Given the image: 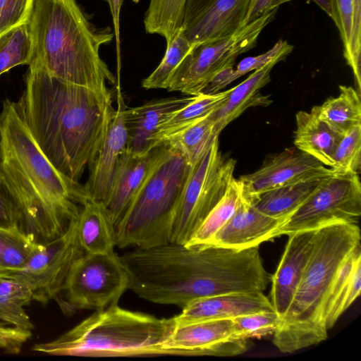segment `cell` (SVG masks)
<instances>
[{"label": "cell", "mask_w": 361, "mask_h": 361, "mask_svg": "<svg viewBox=\"0 0 361 361\" xmlns=\"http://www.w3.org/2000/svg\"><path fill=\"white\" fill-rule=\"evenodd\" d=\"M130 287L152 302L180 307L192 300L232 293H262L271 282L259 247L235 250L169 243L120 257Z\"/></svg>", "instance_id": "cell-1"}, {"label": "cell", "mask_w": 361, "mask_h": 361, "mask_svg": "<svg viewBox=\"0 0 361 361\" xmlns=\"http://www.w3.org/2000/svg\"><path fill=\"white\" fill-rule=\"evenodd\" d=\"M17 111L36 143L63 174L78 182L94 161L114 117L111 91L59 79L29 66Z\"/></svg>", "instance_id": "cell-2"}, {"label": "cell", "mask_w": 361, "mask_h": 361, "mask_svg": "<svg viewBox=\"0 0 361 361\" xmlns=\"http://www.w3.org/2000/svg\"><path fill=\"white\" fill-rule=\"evenodd\" d=\"M0 179L20 210L23 230L37 243L63 234L85 202L83 185L50 162L8 99L0 111Z\"/></svg>", "instance_id": "cell-3"}, {"label": "cell", "mask_w": 361, "mask_h": 361, "mask_svg": "<svg viewBox=\"0 0 361 361\" xmlns=\"http://www.w3.org/2000/svg\"><path fill=\"white\" fill-rule=\"evenodd\" d=\"M32 53L30 65L62 80L109 92L115 78L99 54L114 37L111 28L97 27L76 0H35L28 21Z\"/></svg>", "instance_id": "cell-4"}, {"label": "cell", "mask_w": 361, "mask_h": 361, "mask_svg": "<svg viewBox=\"0 0 361 361\" xmlns=\"http://www.w3.org/2000/svg\"><path fill=\"white\" fill-rule=\"evenodd\" d=\"M360 243L357 224L336 223L316 230L312 250L291 303L273 338L282 353L317 345L328 337L326 305L342 262Z\"/></svg>", "instance_id": "cell-5"}, {"label": "cell", "mask_w": 361, "mask_h": 361, "mask_svg": "<svg viewBox=\"0 0 361 361\" xmlns=\"http://www.w3.org/2000/svg\"><path fill=\"white\" fill-rule=\"evenodd\" d=\"M176 324L117 305L97 310L53 341L35 344V352L54 355L128 357L167 355L164 344Z\"/></svg>", "instance_id": "cell-6"}, {"label": "cell", "mask_w": 361, "mask_h": 361, "mask_svg": "<svg viewBox=\"0 0 361 361\" xmlns=\"http://www.w3.org/2000/svg\"><path fill=\"white\" fill-rule=\"evenodd\" d=\"M163 145L147 177L115 225L116 245L121 248L145 249L171 243L178 202L192 166L179 152Z\"/></svg>", "instance_id": "cell-7"}, {"label": "cell", "mask_w": 361, "mask_h": 361, "mask_svg": "<svg viewBox=\"0 0 361 361\" xmlns=\"http://www.w3.org/2000/svg\"><path fill=\"white\" fill-rule=\"evenodd\" d=\"M236 161L219 151V137L192 166L176 209L171 243L186 245L234 178Z\"/></svg>", "instance_id": "cell-8"}, {"label": "cell", "mask_w": 361, "mask_h": 361, "mask_svg": "<svg viewBox=\"0 0 361 361\" xmlns=\"http://www.w3.org/2000/svg\"><path fill=\"white\" fill-rule=\"evenodd\" d=\"M130 287V273L114 251L84 253L72 265L57 301L67 313L97 311L117 305Z\"/></svg>", "instance_id": "cell-9"}, {"label": "cell", "mask_w": 361, "mask_h": 361, "mask_svg": "<svg viewBox=\"0 0 361 361\" xmlns=\"http://www.w3.org/2000/svg\"><path fill=\"white\" fill-rule=\"evenodd\" d=\"M277 10H268L231 35L193 46L176 70L167 90L188 96L200 93L214 75L233 66L238 56L255 46Z\"/></svg>", "instance_id": "cell-10"}, {"label": "cell", "mask_w": 361, "mask_h": 361, "mask_svg": "<svg viewBox=\"0 0 361 361\" xmlns=\"http://www.w3.org/2000/svg\"><path fill=\"white\" fill-rule=\"evenodd\" d=\"M361 183L357 173H334L324 178L308 199L279 228L276 237L314 231L336 223L357 224Z\"/></svg>", "instance_id": "cell-11"}, {"label": "cell", "mask_w": 361, "mask_h": 361, "mask_svg": "<svg viewBox=\"0 0 361 361\" xmlns=\"http://www.w3.org/2000/svg\"><path fill=\"white\" fill-rule=\"evenodd\" d=\"M77 219L59 237L39 243L22 269L6 274L26 282L33 300L42 305L56 300L72 265L85 253L78 241Z\"/></svg>", "instance_id": "cell-12"}, {"label": "cell", "mask_w": 361, "mask_h": 361, "mask_svg": "<svg viewBox=\"0 0 361 361\" xmlns=\"http://www.w3.org/2000/svg\"><path fill=\"white\" fill-rule=\"evenodd\" d=\"M249 340L238 337L232 319L176 324L164 344L167 355L234 356L245 353Z\"/></svg>", "instance_id": "cell-13"}, {"label": "cell", "mask_w": 361, "mask_h": 361, "mask_svg": "<svg viewBox=\"0 0 361 361\" xmlns=\"http://www.w3.org/2000/svg\"><path fill=\"white\" fill-rule=\"evenodd\" d=\"M334 173L313 157L291 148L271 157L258 170L239 179L247 193L257 197L274 188L320 180Z\"/></svg>", "instance_id": "cell-14"}, {"label": "cell", "mask_w": 361, "mask_h": 361, "mask_svg": "<svg viewBox=\"0 0 361 361\" xmlns=\"http://www.w3.org/2000/svg\"><path fill=\"white\" fill-rule=\"evenodd\" d=\"M115 110L98 152L89 167V178L83 185L85 201L104 203L106 206L116 170L127 149L128 134L124 118L125 105L120 90Z\"/></svg>", "instance_id": "cell-15"}, {"label": "cell", "mask_w": 361, "mask_h": 361, "mask_svg": "<svg viewBox=\"0 0 361 361\" xmlns=\"http://www.w3.org/2000/svg\"><path fill=\"white\" fill-rule=\"evenodd\" d=\"M255 198L244 188L236 212L207 245L244 250L276 238L277 230L285 221L259 212L254 205Z\"/></svg>", "instance_id": "cell-16"}, {"label": "cell", "mask_w": 361, "mask_h": 361, "mask_svg": "<svg viewBox=\"0 0 361 361\" xmlns=\"http://www.w3.org/2000/svg\"><path fill=\"white\" fill-rule=\"evenodd\" d=\"M316 230L289 236L276 270L271 277V302L282 319L286 314L310 256Z\"/></svg>", "instance_id": "cell-17"}, {"label": "cell", "mask_w": 361, "mask_h": 361, "mask_svg": "<svg viewBox=\"0 0 361 361\" xmlns=\"http://www.w3.org/2000/svg\"><path fill=\"white\" fill-rule=\"evenodd\" d=\"M174 317L176 324L233 319L244 314L273 311L270 300L262 293H232L198 298Z\"/></svg>", "instance_id": "cell-18"}, {"label": "cell", "mask_w": 361, "mask_h": 361, "mask_svg": "<svg viewBox=\"0 0 361 361\" xmlns=\"http://www.w3.org/2000/svg\"><path fill=\"white\" fill-rule=\"evenodd\" d=\"M251 0H213L190 23L183 27L192 47L233 35L242 26Z\"/></svg>", "instance_id": "cell-19"}, {"label": "cell", "mask_w": 361, "mask_h": 361, "mask_svg": "<svg viewBox=\"0 0 361 361\" xmlns=\"http://www.w3.org/2000/svg\"><path fill=\"white\" fill-rule=\"evenodd\" d=\"M163 148L162 145L143 154L126 149L121 155L106 204L115 225L147 177Z\"/></svg>", "instance_id": "cell-20"}, {"label": "cell", "mask_w": 361, "mask_h": 361, "mask_svg": "<svg viewBox=\"0 0 361 361\" xmlns=\"http://www.w3.org/2000/svg\"><path fill=\"white\" fill-rule=\"evenodd\" d=\"M193 98L194 96H188L153 99L141 106L125 108L127 149L143 154L154 148V137L161 121L169 113L185 106Z\"/></svg>", "instance_id": "cell-21"}, {"label": "cell", "mask_w": 361, "mask_h": 361, "mask_svg": "<svg viewBox=\"0 0 361 361\" xmlns=\"http://www.w3.org/2000/svg\"><path fill=\"white\" fill-rule=\"evenodd\" d=\"M276 64L271 63L254 71L244 81L231 88L224 102L209 114L216 135L247 108L271 103L269 97L261 94L259 90L270 81V73Z\"/></svg>", "instance_id": "cell-22"}, {"label": "cell", "mask_w": 361, "mask_h": 361, "mask_svg": "<svg viewBox=\"0 0 361 361\" xmlns=\"http://www.w3.org/2000/svg\"><path fill=\"white\" fill-rule=\"evenodd\" d=\"M78 238L85 253L114 251L116 231L107 207L102 202L87 200L77 219Z\"/></svg>", "instance_id": "cell-23"}, {"label": "cell", "mask_w": 361, "mask_h": 361, "mask_svg": "<svg viewBox=\"0 0 361 361\" xmlns=\"http://www.w3.org/2000/svg\"><path fill=\"white\" fill-rule=\"evenodd\" d=\"M295 121V147L331 168L335 148L343 134L332 129L312 110L298 111Z\"/></svg>", "instance_id": "cell-24"}, {"label": "cell", "mask_w": 361, "mask_h": 361, "mask_svg": "<svg viewBox=\"0 0 361 361\" xmlns=\"http://www.w3.org/2000/svg\"><path fill=\"white\" fill-rule=\"evenodd\" d=\"M323 179L266 191L255 197L254 205L262 213L286 221L308 199Z\"/></svg>", "instance_id": "cell-25"}, {"label": "cell", "mask_w": 361, "mask_h": 361, "mask_svg": "<svg viewBox=\"0 0 361 361\" xmlns=\"http://www.w3.org/2000/svg\"><path fill=\"white\" fill-rule=\"evenodd\" d=\"M337 97L327 99L312 111L332 129L343 134L361 124L360 94L352 87L340 85Z\"/></svg>", "instance_id": "cell-26"}, {"label": "cell", "mask_w": 361, "mask_h": 361, "mask_svg": "<svg viewBox=\"0 0 361 361\" xmlns=\"http://www.w3.org/2000/svg\"><path fill=\"white\" fill-rule=\"evenodd\" d=\"M230 89L215 94L199 93L188 104L169 113L161 121L154 137V147L195 120L205 116L218 108L229 94Z\"/></svg>", "instance_id": "cell-27"}, {"label": "cell", "mask_w": 361, "mask_h": 361, "mask_svg": "<svg viewBox=\"0 0 361 361\" xmlns=\"http://www.w3.org/2000/svg\"><path fill=\"white\" fill-rule=\"evenodd\" d=\"M33 300L30 286L25 281L0 274V321L12 326L32 331L34 324L25 311Z\"/></svg>", "instance_id": "cell-28"}, {"label": "cell", "mask_w": 361, "mask_h": 361, "mask_svg": "<svg viewBox=\"0 0 361 361\" xmlns=\"http://www.w3.org/2000/svg\"><path fill=\"white\" fill-rule=\"evenodd\" d=\"M216 137L219 136L214 133L213 121L208 114L168 136L161 145L179 152L192 166L202 158Z\"/></svg>", "instance_id": "cell-29"}, {"label": "cell", "mask_w": 361, "mask_h": 361, "mask_svg": "<svg viewBox=\"0 0 361 361\" xmlns=\"http://www.w3.org/2000/svg\"><path fill=\"white\" fill-rule=\"evenodd\" d=\"M244 185L233 178L223 197L209 212L185 246L207 245L236 212L243 195Z\"/></svg>", "instance_id": "cell-30"}, {"label": "cell", "mask_w": 361, "mask_h": 361, "mask_svg": "<svg viewBox=\"0 0 361 361\" xmlns=\"http://www.w3.org/2000/svg\"><path fill=\"white\" fill-rule=\"evenodd\" d=\"M186 0H150L144 18L149 34L164 37L168 44L183 27Z\"/></svg>", "instance_id": "cell-31"}, {"label": "cell", "mask_w": 361, "mask_h": 361, "mask_svg": "<svg viewBox=\"0 0 361 361\" xmlns=\"http://www.w3.org/2000/svg\"><path fill=\"white\" fill-rule=\"evenodd\" d=\"M39 243L20 228L0 227V265L4 274L22 269Z\"/></svg>", "instance_id": "cell-32"}, {"label": "cell", "mask_w": 361, "mask_h": 361, "mask_svg": "<svg viewBox=\"0 0 361 361\" xmlns=\"http://www.w3.org/2000/svg\"><path fill=\"white\" fill-rule=\"evenodd\" d=\"M192 47L182 27L166 44L161 61L142 81V86L145 89H167L176 70Z\"/></svg>", "instance_id": "cell-33"}, {"label": "cell", "mask_w": 361, "mask_h": 361, "mask_svg": "<svg viewBox=\"0 0 361 361\" xmlns=\"http://www.w3.org/2000/svg\"><path fill=\"white\" fill-rule=\"evenodd\" d=\"M32 53L28 22L13 27L0 35V75L12 68L29 65Z\"/></svg>", "instance_id": "cell-34"}, {"label": "cell", "mask_w": 361, "mask_h": 361, "mask_svg": "<svg viewBox=\"0 0 361 361\" xmlns=\"http://www.w3.org/2000/svg\"><path fill=\"white\" fill-rule=\"evenodd\" d=\"M361 257L360 243L356 245L342 262L334 279L326 305L327 329H331L343 314L346 288L357 259Z\"/></svg>", "instance_id": "cell-35"}, {"label": "cell", "mask_w": 361, "mask_h": 361, "mask_svg": "<svg viewBox=\"0 0 361 361\" xmlns=\"http://www.w3.org/2000/svg\"><path fill=\"white\" fill-rule=\"evenodd\" d=\"M361 166V124L344 133L334 154L331 169L335 173H357Z\"/></svg>", "instance_id": "cell-36"}, {"label": "cell", "mask_w": 361, "mask_h": 361, "mask_svg": "<svg viewBox=\"0 0 361 361\" xmlns=\"http://www.w3.org/2000/svg\"><path fill=\"white\" fill-rule=\"evenodd\" d=\"M232 320L237 336L249 340L274 334L280 324L281 318L273 310L244 314Z\"/></svg>", "instance_id": "cell-37"}, {"label": "cell", "mask_w": 361, "mask_h": 361, "mask_svg": "<svg viewBox=\"0 0 361 361\" xmlns=\"http://www.w3.org/2000/svg\"><path fill=\"white\" fill-rule=\"evenodd\" d=\"M347 63L351 68L357 87L361 92V0H353L351 35L348 52L344 54Z\"/></svg>", "instance_id": "cell-38"}, {"label": "cell", "mask_w": 361, "mask_h": 361, "mask_svg": "<svg viewBox=\"0 0 361 361\" xmlns=\"http://www.w3.org/2000/svg\"><path fill=\"white\" fill-rule=\"evenodd\" d=\"M293 46L286 40L279 39L274 47L267 52L243 59L239 62L235 70L240 78L246 73L262 68L271 63H277L286 57L293 50Z\"/></svg>", "instance_id": "cell-39"}, {"label": "cell", "mask_w": 361, "mask_h": 361, "mask_svg": "<svg viewBox=\"0 0 361 361\" xmlns=\"http://www.w3.org/2000/svg\"><path fill=\"white\" fill-rule=\"evenodd\" d=\"M35 0H0V35L29 21Z\"/></svg>", "instance_id": "cell-40"}, {"label": "cell", "mask_w": 361, "mask_h": 361, "mask_svg": "<svg viewBox=\"0 0 361 361\" xmlns=\"http://www.w3.org/2000/svg\"><path fill=\"white\" fill-rule=\"evenodd\" d=\"M334 18L338 27L343 44V55L349 49L352 18H353V0H331Z\"/></svg>", "instance_id": "cell-41"}, {"label": "cell", "mask_w": 361, "mask_h": 361, "mask_svg": "<svg viewBox=\"0 0 361 361\" xmlns=\"http://www.w3.org/2000/svg\"><path fill=\"white\" fill-rule=\"evenodd\" d=\"M0 227L20 228L23 230L22 216L20 210L1 179Z\"/></svg>", "instance_id": "cell-42"}, {"label": "cell", "mask_w": 361, "mask_h": 361, "mask_svg": "<svg viewBox=\"0 0 361 361\" xmlns=\"http://www.w3.org/2000/svg\"><path fill=\"white\" fill-rule=\"evenodd\" d=\"M31 336L32 331L18 329L0 321V348L5 352L19 353Z\"/></svg>", "instance_id": "cell-43"}, {"label": "cell", "mask_w": 361, "mask_h": 361, "mask_svg": "<svg viewBox=\"0 0 361 361\" xmlns=\"http://www.w3.org/2000/svg\"><path fill=\"white\" fill-rule=\"evenodd\" d=\"M361 290V257H359L354 265L350 276L346 294L343 303V310L345 311L360 295Z\"/></svg>", "instance_id": "cell-44"}, {"label": "cell", "mask_w": 361, "mask_h": 361, "mask_svg": "<svg viewBox=\"0 0 361 361\" xmlns=\"http://www.w3.org/2000/svg\"><path fill=\"white\" fill-rule=\"evenodd\" d=\"M238 78L233 66H228L214 75L201 92L204 94L219 92Z\"/></svg>", "instance_id": "cell-45"}, {"label": "cell", "mask_w": 361, "mask_h": 361, "mask_svg": "<svg viewBox=\"0 0 361 361\" xmlns=\"http://www.w3.org/2000/svg\"><path fill=\"white\" fill-rule=\"evenodd\" d=\"M213 0H186L183 27L202 13Z\"/></svg>", "instance_id": "cell-46"}, {"label": "cell", "mask_w": 361, "mask_h": 361, "mask_svg": "<svg viewBox=\"0 0 361 361\" xmlns=\"http://www.w3.org/2000/svg\"><path fill=\"white\" fill-rule=\"evenodd\" d=\"M273 0H251L245 24L250 23L271 8Z\"/></svg>", "instance_id": "cell-47"}, {"label": "cell", "mask_w": 361, "mask_h": 361, "mask_svg": "<svg viewBox=\"0 0 361 361\" xmlns=\"http://www.w3.org/2000/svg\"><path fill=\"white\" fill-rule=\"evenodd\" d=\"M109 5L111 15L113 17L114 31L116 35V39L117 44V51L119 56V45H120V39H119V16H120V11L121 8V5L123 3V0H106Z\"/></svg>", "instance_id": "cell-48"}, {"label": "cell", "mask_w": 361, "mask_h": 361, "mask_svg": "<svg viewBox=\"0 0 361 361\" xmlns=\"http://www.w3.org/2000/svg\"><path fill=\"white\" fill-rule=\"evenodd\" d=\"M312 1L317 4L324 11H325L329 17L333 19L334 11L331 4V0H308V1Z\"/></svg>", "instance_id": "cell-49"}, {"label": "cell", "mask_w": 361, "mask_h": 361, "mask_svg": "<svg viewBox=\"0 0 361 361\" xmlns=\"http://www.w3.org/2000/svg\"><path fill=\"white\" fill-rule=\"evenodd\" d=\"M292 0H273L271 4V8H279L280 5L284 4L287 1H290ZM308 1V0H306Z\"/></svg>", "instance_id": "cell-50"}, {"label": "cell", "mask_w": 361, "mask_h": 361, "mask_svg": "<svg viewBox=\"0 0 361 361\" xmlns=\"http://www.w3.org/2000/svg\"><path fill=\"white\" fill-rule=\"evenodd\" d=\"M4 274V272L2 268H1V267L0 265V274Z\"/></svg>", "instance_id": "cell-51"}]
</instances>
